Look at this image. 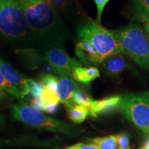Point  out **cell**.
<instances>
[{"label":"cell","instance_id":"obj_1","mask_svg":"<svg viewBox=\"0 0 149 149\" xmlns=\"http://www.w3.org/2000/svg\"><path fill=\"white\" fill-rule=\"evenodd\" d=\"M26 19L34 45L42 51L65 46L70 33L61 16L46 0H19Z\"/></svg>","mask_w":149,"mask_h":149},{"label":"cell","instance_id":"obj_2","mask_svg":"<svg viewBox=\"0 0 149 149\" xmlns=\"http://www.w3.org/2000/svg\"><path fill=\"white\" fill-rule=\"evenodd\" d=\"M0 37L16 46L34 45L19 0H0Z\"/></svg>","mask_w":149,"mask_h":149},{"label":"cell","instance_id":"obj_3","mask_svg":"<svg viewBox=\"0 0 149 149\" xmlns=\"http://www.w3.org/2000/svg\"><path fill=\"white\" fill-rule=\"evenodd\" d=\"M113 33L121 53L149 71V40L140 24H130Z\"/></svg>","mask_w":149,"mask_h":149},{"label":"cell","instance_id":"obj_4","mask_svg":"<svg viewBox=\"0 0 149 149\" xmlns=\"http://www.w3.org/2000/svg\"><path fill=\"white\" fill-rule=\"evenodd\" d=\"M10 110L14 120L35 129L70 135L77 134L79 132L78 128L48 117L31 105L23 102L11 105Z\"/></svg>","mask_w":149,"mask_h":149},{"label":"cell","instance_id":"obj_5","mask_svg":"<svg viewBox=\"0 0 149 149\" xmlns=\"http://www.w3.org/2000/svg\"><path fill=\"white\" fill-rule=\"evenodd\" d=\"M77 35L80 41L88 42L95 48L104 60L121 53L113 31L105 29L90 17L86 18L79 24Z\"/></svg>","mask_w":149,"mask_h":149},{"label":"cell","instance_id":"obj_6","mask_svg":"<svg viewBox=\"0 0 149 149\" xmlns=\"http://www.w3.org/2000/svg\"><path fill=\"white\" fill-rule=\"evenodd\" d=\"M120 108L136 128L149 135V91L122 96Z\"/></svg>","mask_w":149,"mask_h":149},{"label":"cell","instance_id":"obj_7","mask_svg":"<svg viewBox=\"0 0 149 149\" xmlns=\"http://www.w3.org/2000/svg\"><path fill=\"white\" fill-rule=\"evenodd\" d=\"M42 53L44 61L47 63L52 71L58 76L72 78L73 70L77 67L82 66V64L79 61L68 55L64 46H53L43 51Z\"/></svg>","mask_w":149,"mask_h":149},{"label":"cell","instance_id":"obj_8","mask_svg":"<svg viewBox=\"0 0 149 149\" xmlns=\"http://www.w3.org/2000/svg\"><path fill=\"white\" fill-rule=\"evenodd\" d=\"M56 144L55 139H40L35 135H22L18 137L1 138L0 137V148L17 147H52Z\"/></svg>","mask_w":149,"mask_h":149},{"label":"cell","instance_id":"obj_9","mask_svg":"<svg viewBox=\"0 0 149 149\" xmlns=\"http://www.w3.org/2000/svg\"><path fill=\"white\" fill-rule=\"evenodd\" d=\"M0 72L9 83L19 90L25 97L29 94L28 79L20 74L13 66L0 57Z\"/></svg>","mask_w":149,"mask_h":149},{"label":"cell","instance_id":"obj_10","mask_svg":"<svg viewBox=\"0 0 149 149\" xmlns=\"http://www.w3.org/2000/svg\"><path fill=\"white\" fill-rule=\"evenodd\" d=\"M75 55L79 59L80 62L86 66H100L104 59L98 53L97 50L88 42H77L74 48Z\"/></svg>","mask_w":149,"mask_h":149},{"label":"cell","instance_id":"obj_11","mask_svg":"<svg viewBox=\"0 0 149 149\" xmlns=\"http://www.w3.org/2000/svg\"><path fill=\"white\" fill-rule=\"evenodd\" d=\"M124 54H115L105 59L102 62L104 74L110 77H117L128 69L130 63Z\"/></svg>","mask_w":149,"mask_h":149},{"label":"cell","instance_id":"obj_12","mask_svg":"<svg viewBox=\"0 0 149 149\" xmlns=\"http://www.w3.org/2000/svg\"><path fill=\"white\" fill-rule=\"evenodd\" d=\"M122 97L119 95L111 96L100 100H93L87 108L89 115L92 117H97L115 111L120 107Z\"/></svg>","mask_w":149,"mask_h":149},{"label":"cell","instance_id":"obj_13","mask_svg":"<svg viewBox=\"0 0 149 149\" xmlns=\"http://www.w3.org/2000/svg\"><path fill=\"white\" fill-rule=\"evenodd\" d=\"M57 77V93L61 103L65 106L72 103L74 93L79 88L71 77L58 76Z\"/></svg>","mask_w":149,"mask_h":149},{"label":"cell","instance_id":"obj_14","mask_svg":"<svg viewBox=\"0 0 149 149\" xmlns=\"http://www.w3.org/2000/svg\"><path fill=\"white\" fill-rule=\"evenodd\" d=\"M15 51L19 56L24 64L31 70L38 68L44 61L42 52L36 48H17Z\"/></svg>","mask_w":149,"mask_h":149},{"label":"cell","instance_id":"obj_15","mask_svg":"<svg viewBox=\"0 0 149 149\" xmlns=\"http://www.w3.org/2000/svg\"><path fill=\"white\" fill-rule=\"evenodd\" d=\"M100 77V73L98 68L95 66L77 67L72 72V79L74 81L88 85L91 82L94 81L97 78Z\"/></svg>","mask_w":149,"mask_h":149},{"label":"cell","instance_id":"obj_16","mask_svg":"<svg viewBox=\"0 0 149 149\" xmlns=\"http://www.w3.org/2000/svg\"><path fill=\"white\" fill-rule=\"evenodd\" d=\"M65 107L68 113V117L74 124H81L89 115L88 110L86 107L77 105L74 102L66 105Z\"/></svg>","mask_w":149,"mask_h":149},{"label":"cell","instance_id":"obj_17","mask_svg":"<svg viewBox=\"0 0 149 149\" xmlns=\"http://www.w3.org/2000/svg\"><path fill=\"white\" fill-rule=\"evenodd\" d=\"M58 13L62 15L66 18L72 20V19L76 15L74 14L71 0H46Z\"/></svg>","mask_w":149,"mask_h":149},{"label":"cell","instance_id":"obj_18","mask_svg":"<svg viewBox=\"0 0 149 149\" xmlns=\"http://www.w3.org/2000/svg\"><path fill=\"white\" fill-rule=\"evenodd\" d=\"M40 99L43 105L44 112L47 106H58L60 102L57 91L47 87H43V91Z\"/></svg>","mask_w":149,"mask_h":149},{"label":"cell","instance_id":"obj_19","mask_svg":"<svg viewBox=\"0 0 149 149\" xmlns=\"http://www.w3.org/2000/svg\"><path fill=\"white\" fill-rule=\"evenodd\" d=\"M91 143L95 144L100 149H118L115 135H108L105 137H95L88 139Z\"/></svg>","mask_w":149,"mask_h":149},{"label":"cell","instance_id":"obj_20","mask_svg":"<svg viewBox=\"0 0 149 149\" xmlns=\"http://www.w3.org/2000/svg\"><path fill=\"white\" fill-rule=\"evenodd\" d=\"M136 15L139 19L142 21L149 17V0H133Z\"/></svg>","mask_w":149,"mask_h":149},{"label":"cell","instance_id":"obj_21","mask_svg":"<svg viewBox=\"0 0 149 149\" xmlns=\"http://www.w3.org/2000/svg\"><path fill=\"white\" fill-rule=\"evenodd\" d=\"M0 89L3 91H6L9 94L12 95L13 96L17 97L19 99H24V97L19 90L15 87L13 85L9 83L4 77L2 75V74L0 72Z\"/></svg>","mask_w":149,"mask_h":149},{"label":"cell","instance_id":"obj_22","mask_svg":"<svg viewBox=\"0 0 149 149\" xmlns=\"http://www.w3.org/2000/svg\"><path fill=\"white\" fill-rule=\"evenodd\" d=\"M93 100V99L86 93L81 90L80 88L74 93L72 98V101L74 104H77V105L83 106V107L86 108L89 107Z\"/></svg>","mask_w":149,"mask_h":149},{"label":"cell","instance_id":"obj_23","mask_svg":"<svg viewBox=\"0 0 149 149\" xmlns=\"http://www.w3.org/2000/svg\"><path fill=\"white\" fill-rule=\"evenodd\" d=\"M40 84L43 87H47L57 91V77L49 73L42 74L40 77Z\"/></svg>","mask_w":149,"mask_h":149},{"label":"cell","instance_id":"obj_24","mask_svg":"<svg viewBox=\"0 0 149 149\" xmlns=\"http://www.w3.org/2000/svg\"><path fill=\"white\" fill-rule=\"evenodd\" d=\"M29 84V94H31L33 98H40L43 91V86L40 83L37 82L35 80L28 79Z\"/></svg>","mask_w":149,"mask_h":149},{"label":"cell","instance_id":"obj_25","mask_svg":"<svg viewBox=\"0 0 149 149\" xmlns=\"http://www.w3.org/2000/svg\"><path fill=\"white\" fill-rule=\"evenodd\" d=\"M117 141L118 149H131L129 137L125 133H121L115 135Z\"/></svg>","mask_w":149,"mask_h":149},{"label":"cell","instance_id":"obj_26","mask_svg":"<svg viewBox=\"0 0 149 149\" xmlns=\"http://www.w3.org/2000/svg\"><path fill=\"white\" fill-rule=\"evenodd\" d=\"M95 3L97 7V22L100 23L102 19V13L106 6L109 2L110 0H93Z\"/></svg>","mask_w":149,"mask_h":149},{"label":"cell","instance_id":"obj_27","mask_svg":"<svg viewBox=\"0 0 149 149\" xmlns=\"http://www.w3.org/2000/svg\"><path fill=\"white\" fill-rule=\"evenodd\" d=\"M77 149H100L97 145L93 144V143H88V144H84V143H78L74 144Z\"/></svg>","mask_w":149,"mask_h":149},{"label":"cell","instance_id":"obj_28","mask_svg":"<svg viewBox=\"0 0 149 149\" xmlns=\"http://www.w3.org/2000/svg\"><path fill=\"white\" fill-rule=\"evenodd\" d=\"M139 149H149V137L144 141V144H142Z\"/></svg>","mask_w":149,"mask_h":149},{"label":"cell","instance_id":"obj_29","mask_svg":"<svg viewBox=\"0 0 149 149\" xmlns=\"http://www.w3.org/2000/svg\"><path fill=\"white\" fill-rule=\"evenodd\" d=\"M144 30L145 33H146V34L147 35V37H148V40H149V24H144Z\"/></svg>","mask_w":149,"mask_h":149},{"label":"cell","instance_id":"obj_30","mask_svg":"<svg viewBox=\"0 0 149 149\" xmlns=\"http://www.w3.org/2000/svg\"><path fill=\"white\" fill-rule=\"evenodd\" d=\"M4 123H5L4 118H3L2 116H1V115H0V126H3V124H4Z\"/></svg>","mask_w":149,"mask_h":149},{"label":"cell","instance_id":"obj_31","mask_svg":"<svg viewBox=\"0 0 149 149\" xmlns=\"http://www.w3.org/2000/svg\"><path fill=\"white\" fill-rule=\"evenodd\" d=\"M4 96H5V95H4V94H3V91L0 89V100H3V99L4 98Z\"/></svg>","mask_w":149,"mask_h":149},{"label":"cell","instance_id":"obj_32","mask_svg":"<svg viewBox=\"0 0 149 149\" xmlns=\"http://www.w3.org/2000/svg\"><path fill=\"white\" fill-rule=\"evenodd\" d=\"M64 149H77V147L74 146V145H73V146L66 147V148H65Z\"/></svg>","mask_w":149,"mask_h":149},{"label":"cell","instance_id":"obj_33","mask_svg":"<svg viewBox=\"0 0 149 149\" xmlns=\"http://www.w3.org/2000/svg\"><path fill=\"white\" fill-rule=\"evenodd\" d=\"M143 22H145V24H149V17H146L144 19L142 20Z\"/></svg>","mask_w":149,"mask_h":149}]
</instances>
